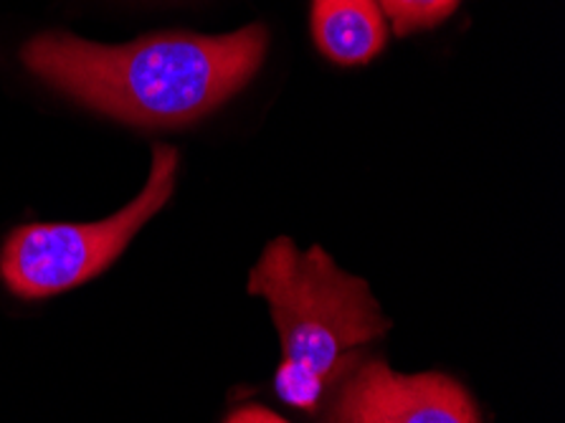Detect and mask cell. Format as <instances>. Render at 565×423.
<instances>
[{
  "instance_id": "obj_1",
  "label": "cell",
  "mask_w": 565,
  "mask_h": 423,
  "mask_svg": "<svg viewBox=\"0 0 565 423\" xmlns=\"http://www.w3.org/2000/svg\"><path fill=\"white\" fill-rule=\"evenodd\" d=\"M267 29L226 36L170 31L125 46H102L68 33L25 43L33 74L109 117L130 125H188L224 105L262 66Z\"/></svg>"
},
{
  "instance_id": "obj_4",
  "label": "cell",
  "mask_w": 565,
  "mask_h": 423,
  "mask_svg": "<svg viewBox=\"0 0 565 423\" xmlns=\"http://www.w3.org/2000/svg\"><path fill=\"white\" fill-rule=\"evenodd\" d=\"M324 423H482L469 393L441 373L404 376L358 358L328 391Z\"/></svg>"
},
{
  "instance_id": "obj_3",
  "label": "cell",
  "mask_w": 565,
  "mask_h": 423,
  "mask_svg": "<svg viewBox=\"0 0 565 423\" xmlns=\"http://www.w3.org/2000/svg\"><path fill=\"white\" fill-rule=\"evenodd\" d=\"M178 152L158 145L148 186L130 205L97 223H31L0 248V276L23 299H44L94 279L175 191Z\"/></svg>"
},
{
  "instance_id": "obj_7",
  "label": "cell",
  "mask_w": 565,
  "mask_h": 423,
  "mask_svg": "<svg viewBox=\"0 0 565 423\" xmlns=\"http://www.w3.org/2000/svg\"><path fill=\"white\" fill-rule=\"evenodd\" d=\"M226 423H289V421L281 419L279 413H274L269 409H262V405H246V409H238L231 413Z\"/></svg>"
},
{
  "instance_id": "obj_2",
  "label": "cell",
  "mask_w": 565,
  "mask_h": 423,
  "mask_svg": "<svg viewBox=\"0 0 565 423\" xmlns=\"http://www.w3.org/2000/svg\"><path fill=\"white\" fill-rule=\"evenodd\" d=\"M249 292L267 299L281 340L279 399L302 411L320 409L365 345L391 330L363 279L340 272L320 246L299 252L287 236L264 248Z\"/></svg>"
},
{
  "instance_id": "obj_5",
  "label": "cell",
  "mask_w": 565,
  "mask_h": 423,
  "mask_svg": "<svg viewBox=\"0 0 565 423\" xmlns=\"http://www.w3.org/2000/svg\"><path fill=\"white\" fill-rule=\"evenodd\" d=\"M312 31L320 51L335 64H365L385 46L379 0H312Z\"/></svg>"
},
{
  "instance_id": "obj_6",
  "label": "cell",
  "mask_w": 565,
  "mask_h": 423,
  "mask_svg": "<svg viewBox=\"0 0 565 423\" xmlns=\"http://www.w3.org/2000/svg\"><path fill=\"white\" fill-rule=\"evenodd\" d=\"M457 3L459 0H379L381 11L388 13L393 31L401 36L444 21Z\"/></svg>"
}]
</instances>
